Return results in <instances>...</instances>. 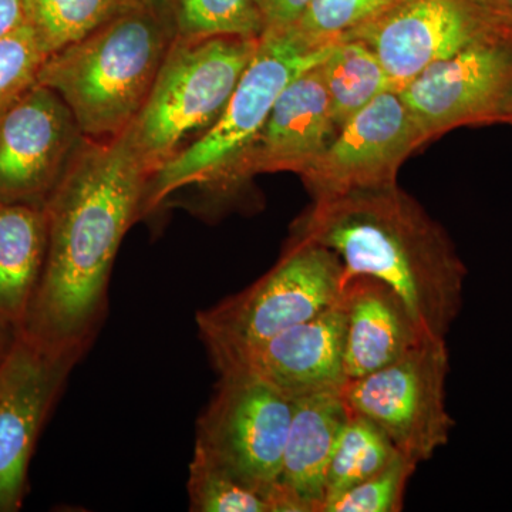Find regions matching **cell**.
I'll return each mask as SVG.
<instances>
[{
	"label": "cell",
	"mask_w": 512,
	"mask_h": 512,
	"mask_svg": "<svg viewBox=\"0 0 512 512\" xmlns=\"http://www.w3.org/2000/svg\"><path fill=\"white\" fill-rule=\"evenodd\" d=\"M82 356L18 332L0 362V512L22 507L40 431Z\"/></svg>",
	"instance_id": "9"
},
{
	"label": "cell",
	"mask_w": 512,
	"mask_h": 512,
	"mask_svg": "<svg viewBox=\"0 0 512 512\" xmlns=\"http://www.w3.org/2000/svg\"><path fill=\"white\" fill-rule=\"evenodd\" d=\"M25 23V0H0V36Z\"/></svg>",
	"instance_id": "29"
},
{
	"label": "cell",
	"mask_w": 512,
	"mask_h": 512,
	"mask_svg": "<svg viewBox=\"0 0 512 512\" xmlns=\"http://www.w3.org/2000/svg\"><path fill=\"white\" fill-rule=\"evenodd\" d=\"M259 40L174 37L146 104L126 130L150 177L220 120Z\"/></svg>",
	"instance_id": "5"
},
{
	"label": "cell",
	"mask_w": 512,
	"mask_h": 512,
	"mask_svg": "<svg viewBox=\"0 0 512 512\" xmlns=\"http://www.w3.org/2000/svg\"><path fill=\"white\" fill-rule=\"evenodd\" d=\"M138 0H25L26 23L49 56L79 42Z\"/></svg>",
	"instance_id": "22"
},
{
	"label": "cell",
	"mask_w": 512,
	"mask_h": 512,
	"mask_svg": "<svg viewBox=\"0 0 512 512\" xmlns=\"http://www.w3.org/2000/svg\"><path fill=\"white\" fill-rule=\"evenodd\" d=\"M147 168L126 131L84 138L47 197L45 266L18 332L83 355L107 308L111 268L128 228L144 215Z\"/></svg>",
	"instance_id": "1"
},
{
	"label": "cell",
	"mask_w": 512,
	"mask_h": 512,
	"mask_svg": "<svg viewBox=\"0 0 512 512\" xmlns=\"http://www.w3.org/2000/svg\"><path fill=\"white\" fill-rule=\"evenodd\" d=\"M343 302V365L348 382L392 365L430 339L403 299L375 276L346 279Z\"/></svg>",
	"instance_id": "16"
},
{
	"label": "cell",
	"mask_w": 512,
	"mask_h": 512,
	"mask_svg": "<svg viewBox=\"0 0 512 512\" xmlns=\"http://www.w3.org/2000/svg\"><path fill=\"white\" fill-rule=\"evenodd\" d=\"M291 237L335 252L345 279L386 282L430 338L447 339L463 308L467 266L443 225L399 184L313 201Z\"/></svg>",
	"instance_id": "2"
},
{
	"label": "cell",
	"mask_w": 512,
	"mask_h": 512,
	"mask_svg": "<svg viewBox=\"0 0 512 512\" xmlns=\"http://www.w3.org/2000/svg\"><path fill=\"white\" fill-rule=\"evenodd\" d=\"M330 49H308L289 29L266 32L220 120L151 175L144 214L188 185L222 194L237 192L239 164L264 128L279 94L293 77L322 62Z\"/></svg>",
	"instance_id": "4"
},
{
	"label": "cell",
	"mask_w": 512,
	"mask_h": 512,
	"mask_svg": "<svg viewBox=\"0 0 512 512\" xmlns=\"http://www.w3.org/2000/svg\"><path fill=\"white\" fill-rule=\"evenodd\" d=\"M345 268L335 252L289 238L264 276L197 315L198 330L214 365L274 338L342 298Z\"/></svg>",
	"instance_id": "6"
},
{
	"label": "cell",
	"mask_w": 512,
	"mask_h": 512,
	"mask_svg": "<svg viewBox=\"0 0 512 512\" xmlns=\"http://www.w3.org/2000/svg\"><path fill=\"white\" fill-rule=\"evenodd\" d=\"M16 330L6 325L2 319H0V362L5 359L8 355L10 348H12L13 340L16 338Z\"/></svg>",
	"instance_id": "30"
},
{
	"label": "cell",
	"mask_w": 512,
	"mask_h": 512,
	"mask_svg": "<svg viewBox=\"0 0 512 512\" xmlns=\"http://www.w3.org/2000/svg\"><path fill=\"white\" fill-rule=\"evenodd\" d=\"M399 454L375 423L350 412L330 458L323 503L375 476Z\"/></svg>",
	"instance_id": "20"
},
{
	"label": "cell",
	"mask_w": 512,
	"mask_h": 512,
	"mask_svg": "<svg viewBox=\"0 0 512 512\" xmlns=\"http://www.w3.org/2000/svg\"><path fill=\"white\" fill-rule=\"evenodd\" d=\"M174 37L163 3L138 0L47 57L39 84L62 97L84 138L120 136L146 104Z\"/></svg>",
	"instance_id": "3"
},
{
	"label": "cell",
	"mask_w": 512,
	"mask_h": 512,
	"mask_svg": "<svg viewBox=\"0 0 512 512\" xmlns=\"http://www.w3.org/2000/svg\"><path fill=\"white\" fill-rule=\"evenodd\" d=\"M424 144L427 138L402 94L389 90L343 124L301 177L313 201L392 187L404 161Z\"/></svg>",
	"instance_id": "11"
},
{
	"label": "cell",
	"mask_w": 512,
	"mask_h": 512,
	"mask_svg": "<svg viewBox=\"0 0 512 512\" xmlns=\"http://www.w3.org/2000/svg\"><path fill=\"white\" fill-rule=\"evenodd\" d=\"M207 409L197 423L194 451L231 476L272 495L282 512L281 476L293 402L239 372L220 373Z\"/></svg>",
	"instance_id": "8"
},
{
	"label": "cell",
	"mask_w": 512,
	"mask_h": 512,
	"mask_svg": "<svg viewBox=\"0 0 512 512\" xmlns=\"http://www.w3.org/2000/svg\"><path fill=\"white\" fill-rule=\"evenodd\" d=\"M319 69L338 130L379 94L397 90L375 52L359 39L335 43Z\"/></svg>",
	"instance_id": "19"
},
{
	"label": "cell",
	"mask_w": 512,
	"mask_h": 512,
	"mask_svg": "<svg viewBox=\"0 0 512 512\" xmlns=\"http://www.w3.org/2000/svg\"><path fill=\"white\" fill-rule=\"evenodd\" d=\"M349 416L342 392L293 402L278 481L291 512H320L330 458Z\"/></svg>",
	"instance_id": "17"
},
{
	"label": "cell",
	"mask_w": 512,
	"mask_h": 512,
	"mask_svg": "<svg viewBox=\"0 0 512 512\" xmlns=\"http://www.w3.org/2000/svg\"><path fill=\"white\" fill-rule=\"evenodd\" d=\"M45 208L0 202V319L18 332L45 266Z\"/></svg>",
	"instance_id": "18"
},
{
	"label": "cell",
	"mask_w": 512,
	"mask_h": 512,
	"mask_svg": "<svg viewBox=\"0 0 512 512\" xmlns=\"http://www.w3.org/2000/svg\"><path fill=\"white\" fill-rule=\"evenodd\" d=\"M403 0H309L289 28L312 50L328 49L392 10Z\"/></svg>",
	"instance_id": "23"
},
{
	"label": "cell",
	"mask_w": 512,
	"mask_h": 512,
	"mask_svg": "<svg viewBox=\"0 0 512 512\" xmlns=\"http://www.w3.org/2000/svg\"><path fill=\"white\" fill-rule=\"evenodd\" d=\"M265 16L266 32L286 30L301 18L309 0H258ZM265 32V33H266Z\"/></svg>",
	"instance_id": "27"
},
{
	"label": "cell",
	"mask_w": 512,
	"mask_h": 512,
	"mask_svg": "<svg viewBox=\"0 0 512 512\" xmlns=\"http://www.w3.org/2000/svg\"><path fill=\"white\" fill-rule=\"evenodd\" d=\"M512 86V32L480 37L400 90L427 143L460 127L497 124Z\"/></svg>",
	"instance_id": "10"
},
{
	"label": "cell",
	"mask_w": 512,
	"mask_h": 512,
	"mask_svg": "<svg viewBox=\"0 0 512 512\" xmlns=\"http://www.w3.org/2000/svg\"><path fill=\"white\" fill-rule=\"evenodd\" d=\"M175 37L238 36L261 39L266 32L258 0H161Z\"/></svg>",
	"instance_id": "21"
},
{
	"label": "cell",
	"mask_w": 512,
	"mask_h": 512,
	"mask_svg": "<svg viewBox=\"0 0 512 512\" xmlns=\"http://www.w3.org/2000/svg\"><path fill=\"white\" fill-rule=\"evenodd\" d=\"M494 32L508 30L473 0H403L346 39L365 42L400 92L430 64Z\"/></svg>",
	"instance_id": "13"
},
{
	"label": "cell",
	"mask_w": 512,
	"mask_h": 512,
	"mask_svg": "<svg viewBox=\"0 0 512 512\" xmlns=\"http://www.w3.org/2000/svg\"><path fill=\"white\" fill-rule=\"evenodd\" d=\"M319 63L293 77L279 94L264 128L239 164L241 187L258 174L302 175L338 134Z\"/></svg>",
	"instance_id": "15"
},
{
	"label": "cell",
	"mask_w": 512,
	"mask_h": 512,
	"mask_svg": "<svg viewBox=\"0 0 512 512\" xmlns=\"http://www.w3.org/2000/svg\"><path fill=\"white\" fill-rule=\"evenodd\" d=\"M417 464L399 454L389 466L323 503L320 512H399Z\"/></svg>",
	"instance_id": "26"
},
{
	"label": "cell",
	"mask_w": 512,
	"mask_h": 512,
	"mask_svg": "<svg viewBox=\"0 0 512 512\" xmlns=\"http://www.w3.org/2000/svg\"><path fill=\"white\" fill-rule=\"evenodd\" d=\"M47 57L28 23L0 36V116L39 84Z\"/></svg>",
	"instance_id": "25"
},
{
	"label": "cell",
	"mask_w": 512,
	"mask_h": 512,
	"mask_svg": "<svg viewBox=\"0 0 512 512\" xmlns=\"http://www.w3.org/2000/svg\"><path fill=\"white\" fill-rule=\"evenodd\" d=\"M448 372L447 340L430 338L392 365L349 380L342 396L350 412L375 423L419 466L447 446L456 426L447 410Z\"/></svg>",
	"instance_id": "7"
},
{
	"label": "cell",
	"mask_w": 512,
	"mask_h": 512,
	"mask_svg": "<svg viewBox=\"0 0 512 512\" xmlns=\"http://www.w3.org/2000/svg\"><path fill=\"white\" fill-rule=\"evenodd\" d=\"M495 26L512 32V0H473Z\"/></svg>",
	"instance_id": "28"
},
{
	"label": "cell",
	"mask_w": 512,
	"mask_h": 512,
	"mask_svg": "<svg viewBox=\"0 0 512 512\" xmlns=\"http://www.w3.org/2000/svg\"><path fill=\"white\" fill-rule=\"evenodd\" d=\"M346 311L342 298L313 318L217 363L218 373L239 372L274 387L289 400L342 392L346 373Z\"/></svg>",
	"instance_id": "14"
},
{
	"label": "cell",
	"mask_w": 512,
	"mask_h": 512,
	"mask_svg": "<svg viewBox=\"0 0 512 512\" xmlns=\"http://www.w3.org/2000/svg\"><path fill=\"white\" fill-rule=\"evenodd\" d=\"M188 497L194 512H276L272 495L245 484L195 451L188 474Z\"/></svg>",
	"instance_id": "24"
},
{
	"label": "cell",
	"mask_w": 512,
	"mask_h": 512,
	"mask_svg": "<svg viewBox=\"0 0 512 512\" xmlns=\"http://www.w3.org/2000/svg\"><path fill=\"white\" fill-rule=\"evenodd\" d=\"M83 140L62 97L37 84L0 116V202L43 207Z\"/></svg>",
	"instance_id": "12"
},
{
	"label": "cell",
	"mask_w": 512,
	"mask_h": 512,
	"mask_svg": "<svg viewBox=\"0 0 512 512\" xmlns=\"http://www.w3.org/2000/svg\"><path fill=\"white\" fill-rule=\"evenodd\" d=\"M497 124H510L512 126V86L503 101V106L498 111Z\"/></svg>",
	"instance_id": "31"
}]
</instances>
